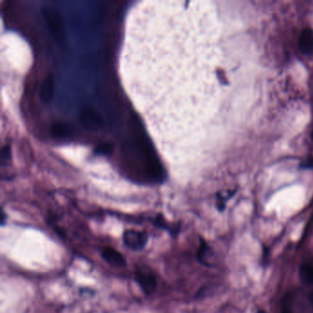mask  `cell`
<instances>
[{
  "label": "cell",
  "instance_id": "obj_7",
  "mask_svg": "<svg viewBox=\"0 0 313 313\" xmlns=\"http://www.w3.org/2000/svg\"><path fill=\"white\" fill-rule=\"evenodd\" d=\"M54 78L53 74L49 73L44 77L40 86V97L45 103L50 102L54 94Z\"/></svg>",
  "mask_w": 313,
  "mask_h": 313
},
{
  "label": "cell",
  "instance_id": "obj_10",
  "mask_svg": "<svg viewBox=\"0 0 313 313\" xmlns=\"http://www.w3.org/2000/svg\"><path fill=\"white\" fill-rule=\"evenodd\" d=\"M51 133L55 138H66L70 134V129L67 124L54 123L51 126Z\"/></svg>",
  "mask_w": 313,
  "mask_h": 313
},
{
  "label": "cell",
  "instance_id": "obj_1",
  "mask_svg": "<svg viewBox=\"0 0 313 313\" xmlns=\"http://www.w3.org/2000/svg\"><path fill=\"white\" fill-rule=\"evenodd\" d=\"M195 5L139 4L124 42V84L170 160L196 127L214 82L204 16Z\"/></svg>",
  "mask_w": 313,
  "mask_h": 313
},
{
  "label": "cell",
  "instance_id": "obj_13",
  "mask_svg": "<svg viewBox=\"0 0 313 313\" xmlns=\"http://www.w3.org/2000/svg\"></svg>",
  "mask_w": 313,
  "mask_h": 313
},
{
  "label": "cell",
  "instance_id": "obj_4",
  "mask_svg": "<svg viewBox=\"0 0 313 313\" xmlns=\"http://www.w3.org/2000/svg\"><path fill=\"white\" fill-rule=\"evenodd\" d=\"M123 242L126 247L138 252L145 247L148 234L137 230H126L123 233Z\"/></svg>",
  "mask_w": 313,
  "mask_h": 313
},
{
  "label": "cell",
  "instance_id": "obj_5",
  "mask_svg": "<svg viewBox=\"0 0 313 313\" xmlns=\"http://www.w3.org/2000/svg\"><path fill=\"white\" fill-rule=\"evenodd\" d=\"M45 18L48 22V25L50 26L51 32L54 38L59 44L65 43V29H64V23L61 15L57 11L45 8Z\"/></svg>",
  "mask_w": 313,
  "mask_h": 313
},
{
  "label": "cell",
  "instance_id": "obj_11",
  "mask_svg": "<svg viewBox=\"0 0 313 313\" xmlns=\"http://www.w3.org/2000/svg\"><path fill=\"white\" fill-rule=\"evenodd\" d=\"M210 251V248L207 245L206 241L202 239H200V244H199V249L197 252V258L201 263H203L204 265H208L207 263V257H208V253Z\"/></svg>",
  "mask_w": 313,
  "mask_h": 313
},
{
  "label": "cell",
  "instance_id": "obj_9",
  "mask_svg": "<svg viewBox=\"0 0 313 313\" xmlns=\"http://www.w3.org/2000/svg\"><path fill=\"white\" fill-rule=\"evenodd\" d=\"M299 275L301 281L306 285L313 284V266L309 264L301 265L299 270Z\"/></svg>",
  "mask_w": 313,
  "mask_h": 313
},
{
  "label": "cell",
  "instance_id": "obj_3",
  "mask_svg": "<svg viewBox=\"0 0 313 313\" xmlns=\"http://www.w3.org/2000/svg\"><path fill=\"white\" fill-rule=\"evenodd\" d=\"M80 120L88 131H98L104 125L101 114L91 105H85L81 108Z\"/></svg>",
  "mask_w": 313,
  "mask_h": 313
},
{
  "label": "cell",
  "instance_id": "obj_12",
  "mask_svg": "<svg viewBox=\"0 0 313 313\" xmlns=\"http://www.w3.org/2000/svg\"><path fill=\"white\" fill-rule=\"evenodd\" d=\"M310 301H311V303H312V305L313 306V291L311 293V295H310Z\"/></svg>",
  "mask_w": 313,
  "mask_h": 313
},
{
  "label": "cell",
  "instance_id": "obj_6",
  "mask_svg": "<svg viewBox=\"0 0 313 313\" xmlns=\"http://www.w3.org/2000/svg\"><path fill=\"white\" fill-rule=\"evenodd\" d=\"M101 256L109 265L116 268H123L127 265L126 259L116 249L112 247H104L101 252Z\"/></svg>",
  "mask_w": 313,
  "mask_h": 313
},
{
  "label": "cell",
  "instance_id": "obj_2",
  "mask_svg": "<svg viewBox=\"0 0 313 313\" xmlns=\"http://www.w3.org/2000/svg\"><path fill=\"white\" fill-rule=\"evenodd\" d=\"M134 278L144 293L150 296L153 294L157 288V278L150 266L142 265L136 267L134 271Z\"/></svg>",
  "mask_w": 313,
  "mask_h": 313
},
{
  "label": "cell",
  "instance_id": "obj_8",
  "mask_svg": "<svg viewBox=\"0 0 313 313\" xmlns=\"http://www.w3.org/2000/svg\"><path fill=\"white\" fill-rule=\"evenodd\" d=\"M299 47L301 51L306 54L313 53V30L311 29H304L299 39Z\"/></svg>",
  "mask_w": 313,
  "mask_h": 313
}]
</instances>
